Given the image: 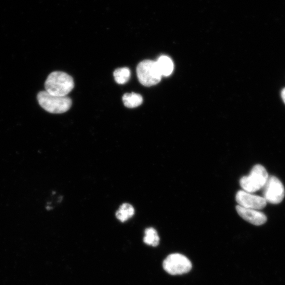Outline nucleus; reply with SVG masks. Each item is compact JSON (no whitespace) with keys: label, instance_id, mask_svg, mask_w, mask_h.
Wrapping results in <instances>:
<instances>
[{"label":"nucleus","instance_id":"12","mask_svg":"<svg viewBox=\"0 0 285 285\" xmlns=\"http://www.w3.org/2000/svg\"><path fill=\"white\" fill-rule=\"evenodd\" d=\"M143 241L145 244L149 246H158L160 243V237L157 230L152 227L145 229Z\"/></svg>","mask_w":285,"mask_h":285},{"label":"nucleus","instance_id":"14","mask_svg":"<svg viewBox=\"0 0 285 285\" xmlns=\"http://www.w3.org/2000/svg\"><path fill=\"white\" fill-rule=\"evenodd\" d=\"M281 97L283 102L285 103V88H284L281 92Z\"/></svg>","mask_w":285,"mask_h":285},{"label":"nucleus","instance_id":"3","mask_svg":"<svg viewBox=\"0 0 285 285\" xmlns=\"http://www.w3.org/2000/svg\"><path fill=\"white\" fill-rule=\"evenodd\" d=\"M269 177L266 169L261 164L254 166L248 176H243L240 180V184L243 190L253 193L264 187Z\"/></svg>","mask_w":285,"mask_h":285},{"label":"nucleus","instance_id":"13","mask_svg":"<svg viewBox=\"0 0 285 285\" xmlns=\"http://www.w3.org/2000/svg\"><path fill=\"white\" fill-rule=\"evenodd\" d=\"M116 82L118 84H124L128 82L131 77V71L127 67L118 68L114 72Z\"/></svg>","mask_w":285,"mask_h":285},{"label":"nucleus","instance_id":"8","mask_svg":"<svg viewBox=\"0 0 285 285\" xmlns=\"http://www.w3.org/2000/svg\"><path fill=\"white\" fill-rule=\"evenodd\" d=\"M236 211L243 219L255 226H261L267 220V216L258 210L246 208L238 205L236 206Z\"/></svg>","mask_w":285,"mask_h":285},{"label":"nucleus","instance_id":"2","mask_svg":"<svg viewBox=\"0 0 285 285\" xmlns=\"http://www.w3.org/2000/svg\"><path fill=\"white\" fill-rule=\"evenodd\" d=\"M37 98L41 107L53 114L65 113L70 109L72 105L69 97L52 95L46 91L40 92Z\"/></svg>","mask_w":285,"mask_h":285},{"label":"nucleus","instance_id":"5","mask_svg":"<svg viewBox=\"0 0 285 285\" xmlns=\"http://www.w3.org/2000/svg\"><path fill=\"white\" fill-rule=\"evenodd\" d=\"M165 271L171 275H178L189 272L192 269L190 260L179 253L170 254L163 263Z\"/></svg>","mask_w":285,"mask_h":285},{"label":"nucleus","instance_id":"4","mask_svg":"<svg viewBox=\"0 0 285 285\" xmlns=\"http://www.w3.org/2000/svg\"><path fill=\"white\" fill-rule=\"evenodd\" d=\"M137 72L140 83L147 87L158 84L162 77L156 62L150 60L141 62L137 67Z\"/></svg>","mask_w":285,"mask_h":285},{"label":"nucleus","instance_id":"9","mask_svg":"<svg viewBox=\"0 0 285 285\" xmlns=\"http://www.w3.org/2000/svg\"><path fill=\"white\" fill-rule=\"evenodd\" d=\"M156 63L162 76H169L173 72L174 64L169 57L161 56Z\"/></svg>","mask_w":285,"mask_h":285},{"label":"nucleus","instance_id":"7","mask_svg":"<svg viewBox=\"0 0 285 285\" xmlns=\"http://www.w3.org/2000/svg\"><path fill=\"white\" fill-rule=\"evenodd\" d=\"M236 199L239 205L258 211L264 209L267 204V201L264 197L244 190L239 191L236 194Z\"/></svg>","mask_w":285,"mask_h":285},{"label":"nucleus","instance_id":"1","mask_svg":"<svg viewBox=\"0 0 285 285\" xmlns=\"http://www.w3.org/2000/svg\"><path fill=\"white\" fill-rule=\"evenodd\" d=\"M46 91L57 96H66L73 89L74 82L68 74L62 71L51 73L44 84Z\"/></svg>","mask_w":285,"mask_h":285},{"label":"nucleus","instance_id":"10","mask_svg":"<svg viewBox=\"0 0 285 285\" xmlns=\"http://www.w3.org/2000/svg\"><path fill=\"white\" fill-rule=\"evenodd\" d=\"M134 206L128 203L122 204L116 213V217L122 222H124L132 218L135 215Z\"/></svg>","mask_w":285,"mask_h":285},{"label":"nucleus","instance_id":"11","mask_svg":"<svg viewBox=\"0 0 285 285\" xmlns=\"http://www.w3.org/2000/svg\"><path fill=\"white\" fill-rule=\"evenodd\" d=\"M125 107L128 108H136L141 106L143 102L142 96L137 93H126L123 97Z\"/></svg>","mask_w":285,"mask_h":285},{"label":"nucleus","instance_id":"6","mask_svg":"<svg viewBox=\"0 0 285 285\" xmlns=\"http://www.w3.org/2000/svg\"><path fill=\"white\" fill-rule=\"evenodd\" d=\"M264 198L270 203H280L285 196V190L282 183L274 176H269L263 187Z\"/></svg>","mask_w":285,"mask_h":285}]
</instances>
